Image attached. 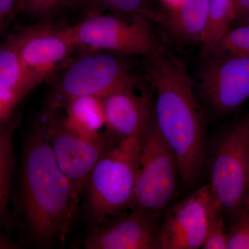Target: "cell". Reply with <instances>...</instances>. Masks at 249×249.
<instances>
[{
  "label": "cell",
  "instance_id": "cell-1",
  "mask_svg": "<svg viewBox=\"0 0 249 249\" xmlns=\"http://www.w3.org/2000/svg\"><path fill=\"white\" fill-rule=\"evenodd\" d=\"M80 204L79 194L54 160L41 112L23 139L16 202L19 243L41 249L62 247Z\"/></svg>",
  "mask_w": 249,
  "mask_h": 249
},
{
  "label": "cell",
  "instance_id": "cell-2",
  "mask_svg": "<svg viewBox=\"0 0 249 249\" xmlns=\"http://www.w3.org/2000/svg\"><path fill=\"white\" fill-rule=\"evenodd\" d=\"M150 60L148 76L156 93V124L175 153L180 179L187 188H193L202 176L206 157L191 79L181 64L162 52Z\"/></svg>",
  "mask_w": 249,
  "mask_h": 249
},
{
  "label": "cell",
  "instance_id": "cell-3",
  "mask_svg": "<svg viewBox=\"0 0 249 249\" xmlns=\"http://www.w3.org/2000/svg\"><path fill=\"white\" fill-rule=\"evenodd\" d=\"M140 133L116 144L90 173L80 197L89 227L129 210L138 170Z\"/></svg>",
  "mask_w": 249,
  "mask_h": 249
},
{
  "label": "cell",
  "instance_id": "cell-4",
  "mask_svg": "<svg viewBox=\"0 0 249 249\" xmlns=\"http://www.w3.org/2000/svg\"><path fill=\"white\" fill-rule=\"evenodd\" d=\"M178 178V160L159 130L152 107L141 131L138 170L129 211L160 222L176 194Z\"/></svg>",
  "mask_w": 249,
  "mask_h": 249
},
{
  "label": "cell",
  "instance_id": "cell-5",
  "mask_svg": "<svg viewBox=\"0 0 249 249\" xmlns=\"http://www.w3.org/2000/svg\"><path fill=\"white\" fill-rule=\"evenodd\" d=\"M71 60L54 80L44 109L63 110L67 103L80 96L103 98L125 87L138 85L121 54L106 51H84Z\"/></svg>",
  "mask_w": 249,
  "mask_h": 249
},
{
  "label": "cell",
  "instance_id": "cell-6",
  "mask_svg": "<svg viewBox=\"0 0 249 249\" xmlns=\"http://www.w3.org/2000/svg\"><path fill=\"white\" fill-rule=\"evenodd\" d=\"M148 20L139 16L90 13L66 27L75 48L151 58L161 51Z\"/></svg>",
  "mask_w": 249,
  "mask_h": 249
},
{
  "label": "cell",
  "instance_id": "cell-7",
  "mask_svg": "<svg viewBox=\"0 0 249 249\" xmlns=\"http://www.w3.org/2000/svg\"><path fill=\"white\" fill-rule=\"evenodd\" d=\"M46 137L54 160L81 197L87 179L100 160L119 142L106 132L96 137L83 135L67 125L58 110L42 111Z\"/></svg>",
  "mask_w": 249,
  "mask_h": 249
},
{
  "label": "cell",
  "instance_id": "cell-8",
  "mask_svg": "<svg viewBox=\"0 0 249 249\" xmlns=\"http://www.w3.org/2000/svg\"><path fill=\"white\" fill-rule=\"evenodd\" d=\"M249 163V116L223 136L214 152L209 186L224 216L242 209Z\"/></svg>",
  "mask_w": 249,
  "mask_h": 249
},
{
  "label": "cell",
  "instance_id": "cell-9",
  "mask_svg": "<svg viewBox=\"0 0 249 249\" xmlns=\"http://www.w3.org/2000/svg\"><path fill=\"white\" fill-rule=\"evenodd\" d=\"M12 36L26 78L36 88L66 66L75 48L67 27L55 26L49 19L22 27Z\"/></svg>",
  "mask_w": 249,
  "mask_h": 249
},
{
  "label": "cell",
  "instance_id": "cell-10",
  "mask_svg": "<svg viewBox=\"0 0 249 249\" xmlns=\"http://www.w3.org/2000/svg\"><path fill=\"white\" fill-rule=\"evenodd\" d=\"M218 211L222 210L209 184L201 187L163 214L159 225L160 249H201Z\"/></svg>",
  "mask_w": 249,
  "mask_h": 249
},
{
  "label": "cell",
  "instance_id": "cell-11",
  "mask_svg": "<svg viewBox=\"0 0 249 249\" xmlns=\"http://www.w3.org/2000/svg\"><path fill=\"white\" fill-rule=\"evenodd\" d=\"M201 90L214 110L227 113L249 98V58L215 55L201 74Z\"/></svg>",
  "mask_w": 249,
  "mask_h": 249
},
{
  "label": "cell",
  "instance_id": "cell-12",
  "mask_svg": "<svg viewBox=\"0 0 249 249\" xmlns=\"http://www.w3.org/2000/svg\"><path fill=\"white\" fill-rule=\"evenodd\" d=\"M160 222L130 211L89 227L80 247L84 249H160Z\"/></svg>",
  "mask_w": 249,
  "mask_h": 249
},
{
  "label": "cell",
  "instance_id": "cell-13",
  "mask_svg": "<svg viewBox=\"0 0 249 249\" xmlns=\"http://www.w3.org/2000/svg\"><path fill=\"white\" fill-rule=\"evenodd\" d=\"M137 88L125 87L102 98L106 132L116 142L139 133L153 107L149 96L137 93Z\"/></svg>",
  "mask_w": 249,
  "mask_h": 249
},
{
  "label": "cell",
  "instance_id": "cell-14",
  "mask_svg": "<svg viewBox=\"0 0 249 249\" xmlns=\"http://www.w3.org/2000/svg\"><path fill=\"white\" fill-rule=\"evenodd\" d=\"M19 121V114L15 113L9 120L0 125V226L5 227L11 219L9 201L17 163L14 139Z\"/></svg>",
  "mask_w": 249,
  "mask_h": 249
},
{
  "label": "cell",
  "instance_id": "cell-15",
  "mask_svg": "<svg viewBox=\"0 0 249 249\" xmlns=\"http://www.w3.org/2000/svg\"><path fill=\"white\" fill-rule=\"evenodd\" d=\"M63 111L67 125L86 137H96L105 126L101 98L85 96L73 98L67 103Z\"/></svg>",
  "mask_w": 249,
  "mask_h": 249
},
{
  "label": "cell",
  "instance_id": "cell-16",
  "mask_svg": "<svg viewBox=\"0 0 249 249\" xmlns=\"http://www.w3.org/2000/svg\"><path fill=\"white\" fill-rule=\"evenodd\" d=\"M208 0H182L171 10L170 27L187 42H200L207 20Z\"/></svg>",
  "mask_w": 249,
  "mask_h": 249
},
{
  "label": "cell",
  "instance_id": "cell-17",
  "mask_svg": "<svg viewBox=\"0 0 249 249\" xmlns=\"http://www.w3.org/2000/svg\"><path fill=\"white\" fill-rule=\"evenodd\" d=\"M235 20V0H208L207 20L199 42L205 55H213Z\"/></svg>",
  "mask_w": 249,
  "mask_h": 249
},
{
  "label": "cell",
  "instance_id": "cell-18",
  "mask_svg": "<svg viewBox=\"0 0 249 249\" xmlns=\"http://www.w3.org/2000/svg\"><path fill=\"white\" fill-rule=\"evenodd\" d=\"M25 85L36 88L26 78L17 46L11 35L0 43V97Z\"/></svg>",
  "mask_w": 249,
  "mask_h": 249
},
{
  "label": "cell",
  "instance_id": "cell-19",
  "mask_svg": "<svg viewBox=\"0 0 249 249\" xmlns=\"http://www.w3.org/2000/svg\"><path fill=\"white\" fill-rule=\"evenodd\" d=\"M78 6L84 9L86 14L109 11L124 16L158 19L149 0H79Z\"/></svg>",
  "mask_w": 249,
  "mask_h": 249
},
{
  "label": "cell",
  "instance_id": "cell-20",
  "mask_svg": "<svg viewBox=\"0 0 249 249\" xmlns=\"http://www.w3.org/2000/svg\"><path fill=\"white\" fill-rule=\"evenodd\" d=\"M213 55H234L249 58V23L227 31L214 49Z\"/></svg>",
  "mask_w": 249,
  "mask_h": 249
},
{
  "label": "cell",
  "instance_id": "cell-21",
  "mask_svg": "<svg viewBox=\"0 0 249 249\" xmlns=\"http://www.w3.org/2000/svg\"><path fill=\"white\" fill-rule=\"evenodd\" d=\"M228 249H249V211L241 210L228 231Z\"/></svg>",
  "mask_w": 249,
  "mask_h": 249
},
{
  "label": "cell",
  "instance_id": "cell-22",
  "mask_svg": "<svg viewBox=\"0 0 249 249\" xmlns=\"http://www.w3.org/2000/svg\"><path fill=\"white\" fill-rule=\"evenodd\" d=\"M201 249H228V231L222 211H218L213 218Z\"/></svg>",
  "mask_w": 249,
  "mask_h": 249
},
{
  "label": "cell",
  "instance_id": "cell-23",
  "mask_svg": "<svg viewBox=\"0 0 249 249\" xmlns=\"http://www.w3.org/2000/svg\"><path fill=\"white\" fill-rule=\"evenodd\" d=\"M33 89L32 87L25 85L0 97V125L12 117L16 108Z\"/></svg>",
  "mask_w": 249,
  "mask_h": 249
},
{
  "label": "cell",
  "instance_id": "cell-24",
  "mask_svg": "<svg viewBox=\"0 0 249 249\" xmlns=\"http://www.w3.org/2000/svg\"><path fill=\"white\" fill-rule=\"evenodd\" d=\"M48 1L49 0H17V13H24L42 20Z\"/></svg>",
  "mask_w": 249,
  "mask_h": 249
},
{
  "label": "cell",
  "instance_id": "cell-25",
  "mask_svg": "<svg viewBox=\"0 0 249 249\" xmlns=\"http://www.w3.org/2000/svg\"><path fill=\"white\" fill-rule=\"evenodd\" d=\"M17 13V0H0V37Z\"/></svg>",
  "mask_w": 249,
  "mask_h": 249
},
{
  "label": "cell",
  "instance_id": "cell-26",
  "mask_svg": "<svg viewBox=\"0 0 249 249\" xmlns=\"http://www.w3.org/2000/svg\"><path fill=\"white\" fill-rule=\"evenodd\" d=\"M79 5V0H49L46 7L43 19L47 20L57 13L67 8L77 7Z\"/></svg>",
  "mask_w": 249,
  "mask_h": 249
},
{
  "label": "cell",
  "instance_id": "cell-27",
  "mask_svg": "<svg viewBox=\"0 0 249 249\" xmlns=\"http://www.w3.org/2000/svg\"><path fill=\"white\" fill-rule=\"evenodd\" d=\"M236 20L240 24L249 23V0H235Z\"/></svg>",
  "mask_w": 249,
  "mask_h": 249
},
{
  "label": "cell",
  "instance_id": "cell-28",
  "mask_svg": "<svg viewBox=\"0 0 249 249\" xmlns=\"http://www.w3.org/2000/svg\"><path fill=\"white\" fill-rule=\"evenodd\" d=\"M5 227L0 226V249H18L21 248L19 242L15 241L9 235Z\"/></svg>",
  "mask_w": 249,
  "mask_h": 249
},
{
  "label": "cell",
  "instance_id": "cell-29",
  "mask_svg": "<svg viewBox=\"0 0 249 249\" xmlns=\"http://www.w3.org/2000/svg\"><path fill=\"white\" fill-rule=\"evenodd\" d=\"M241 210L249 211V163L248 174H247V189H246L245 199H244L243 204H242V209Z\"/></svg>",
  "mask_w": 249,
  "mask_h": 249
},
{
  "label": "cell",
  "instance_id": "cell-30",
  "mask_svg": "<svg viewBox=\"0 0 249 249\" xmlns=\"http://www.w3.org/2000/svg\"><path fill=\"white\" fill-rule=\"evenodd\" d=\"M161 1L164 2L170 10H172L176 8L182 1V0H161Z\"/></svg>",
  "mask_w": 249,
  "mask_h": 249
}]
</instances>
